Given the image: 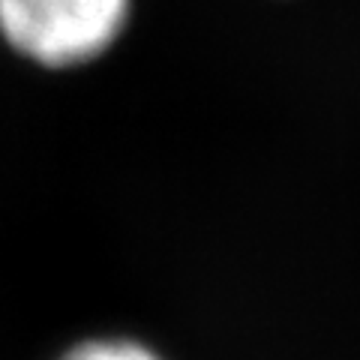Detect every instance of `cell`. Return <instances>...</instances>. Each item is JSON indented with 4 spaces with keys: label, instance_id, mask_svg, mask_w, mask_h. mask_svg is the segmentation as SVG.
<instances>
[{
    "label": "cell",
    "instance_id": "7a4b0ae2",
    "mask_svg": "<svg viewBox=\"0 0 360 360\" xmlns=\"http://www.w3.org/2000/svg\"><path fill=\"white\" fill-rule=\"evenodd\" d=\"M60 360H162L135 340H84L72 345Z\"/></svg>",
    "mask_w": 360,
    "mask_h": 360
},
{
    "label": "cell",
    "instance_id": "6da1fadb",
    "mask_svg": "<svg viewBox=\"0 0 360 360\" xmlns=\"http://www.w3.org/2000/svg\"><path fill=\"white\" fill-rule=\"evenodd\" d=\"M127 13L129 0H0V33L18 54L63 70L103 54Z\"/></svg>",
    "mask_w": 360,
    "mask_h": 360
}]
</instances>
